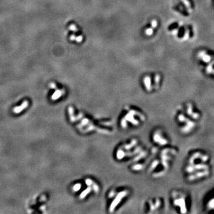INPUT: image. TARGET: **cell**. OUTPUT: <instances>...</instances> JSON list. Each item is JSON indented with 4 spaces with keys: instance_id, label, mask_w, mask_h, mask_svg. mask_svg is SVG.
Instances as JSON below:
<instances>
[{
    "instance_id": "1",
    "label": "cell",
    "mask_w": 214,
    "mask_h": 214,
    "mask_svg": "<svg viewBox=\"0 0 214 214\" xmlns=\"http://www.w3.org/2000/svg\"><path fill=\"white\" fill-rule=\"evenodd\" d=\"M212 173V158L208 152L196 149L187 153L183 167V177L187 182L200 183L209 178Z\"/></svg>"
},
{
    "instance_id": "2",
    "label": "cell",
    "mask_w": 214,
    "mask_h": 214,
    "mask_svg": "<svg viewBox=\"0 0 214 214\" xmlns=\"http://www.w3.org/2000/svg\"><path fill=\"white\" fill-rule=\"evenodd\" d=\"M174 120L180 134L189 136L193 134L199 127L202 113L194 102L187 101L177 107Z\"/></svg>"
},
{
    "instance_id": "3",
    "label": "cell",
    "mask_w": 214,
    "mask_h": 214,
    "mask_svg": "<svg viewBox=\"0 0 214 214\" xmlns=\"http://www.w3.org/2000/svg\"><path fill=\"white\" fill-rule=\"evenodd\" d=\"M170 197L173 207L178 213H189L191 208V197L187 192L183 190H175L171 192Z\"/></svg>"
},
{
    "instance_id": "4",
    "label": "cell",
    "mask_w": 214,
    "mask_h": 214,
    "mask_svg": "<svg viewBox=\"0 0 214 214\" xmlns=\"http://www.w3.org/2000/svg\"><path fill=\"white\" fill-rule=\"evenodd\" d=\"M153 141L161 146H166L169 144V139L162 130H156L153 134Z\"/></svg>"
},
{
    "instance_id": "5",
    "label": "cell",
    "mask_w": 214,
    "mask_h": 214,
    "mask_svg": "<svg viewBox=\"0 0 214 214\" xmlns=\"http://www.w3.org/2000/svg\"><path fill=\"white\" fill-rule=\"evenodd\" d=\"M204 206L206 212L208 213H214V191L206 199Z\"/></svg>"
},
{
    "instance_id": "6",
    "label": "cell",
    "mask_w": 214,
    "mask_h": 214,
    "mask_svg": "<svg viewBox=\"0 0 214 214\" xmlns=\"http://www.w3.org/2000/svg\"><path fill=\"white\" fill-rule=\"evenodd\" d=\"M29 105V102L28 100L24 101L20 106H17L13 108V112L15 113V114H19V113L22 112L26 108H28Z\"/></svg>"
},
{
    "instance_id": "7",
    "label": "cell",
    "mask_w": 214,
    "mask_h": 214,
    "mask_svg": "<svg viewBox=\"0 0 214 214\" xmlns=\"http://www.w3.org/2000/svg\"><path fill=\"white\" fill-rule=\"evenodd\" d=\"M64 93V91L63 90H60L57 89L56 87V90L55 91V92L53 93L52 96H51V99L53 101H55L57 99H59L60 97H61L63 95V94Z\"/></svg>"
},
{
    "instance_id": "8",
    "label": "cell",
    "mask_w": 214,
    "mask_h": 214,
    "mask_svg": "<svg viewBox=\"0 0 214 214\" xmlns=\"http://www.w3.org/2000/svg\"><path fill=\"white\" fill-rule=\"evenodd\" d=\"M144 83L147 91H151V79L149 76H146L144 78Z\"/></svg>"
},
{
    "instance_id": "9",
    "label": "cell",
    "mask_w": 214,
    "mask_h": 214,
    "mask_svg": "<svg viewBox=\"0 0 214 214\" xmlns=\"http://www.w3.org/2000/svg\"><path fill=\"white\" fill-rule=\"evenodd\" d=\"M160 79H161V77L159 76V74H156V76L155 77V87L156 89H158V87H159V81H160Z\"/></svg>"
},
{
    "instance_id": "10",
    "label": "cell",
    "mask_w": 214,
    "mask_h": 214,
    "mask_svg": "<svg viewBox=\"0 0 214 214\" xmlns=\"http://www.w3.org/2000/svg\"><path fill=\"white\" fill-rule=\"evenodd\" d=\"M153 29L152 28L147 29L145 31L146 35H147V36H151L153 33Z\"/></svg>"
},
{
    "instance_id": "11",
    "label": "cell",
    "mask_w": 214,
    "mask_h": 214,
    "mask_svg": "<svg viewBox=\"0 0 214 214\" xmlns=\"http://www.w3.org/2000/svg\"><path fill=\"white\" fill-rule=\"evenodd\" d=\"M69 29H70V31H73V32H77L79 31V30H78L76 26L74 25H73H73H71L70 26V27H69Z\"/></svg>"
},
{
    "instance_id": "12",
    "label": "cell",
    "mask_w": 214,
    "mask_h": 214,
    "mask_svg": "<svg viewBox=\"0 0 214 214\" xmlns=\"http://www.w3.org/2000/svg\"><path fill=\"white\" fill-rule=\"evenodd\" d=\"M158 26V22L156 20H152L151 21V26L153 29L156 28Z\"/></svg>"
},
{
    "instance_id": "13",
    "label": "cell",
    "mask_w": 214,
    "mask_h": 214,
    "mask_svg": "<svg viewBox=\"0 0 214 214\" xmlns=\"http://www.w3.org/2000/svg\"><path fill=\"white\" fill-rule=\"evenodd\" d=\"M75 40H76L77 42H81L83 40V36L82 35H79L78 36H77L76 37V39Z\"/></svg>"
},
{
    "instance_id": "14",
    "label": "cell",
    "mask_w": 214,
    "mask_h": 214,
    "mask_svg": "<svg viewBox=\"0 0 214 214\" xmlns=\"http://www.w3.org/2000/svg\"><path fill=\"white\" fill-rule=\"evenodd\" d=\"M76 36H75L74 35H72L70 36V40H75L76 39Z\"/></svg>"
}]
</instances>
